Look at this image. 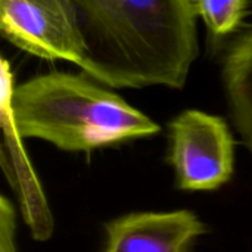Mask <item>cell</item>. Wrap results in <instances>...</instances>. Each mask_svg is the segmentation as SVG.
<instances>
[{
    "instance_id": "1",
    "label": "cell",
    "mask_w": 252,
    "mask_h": 252,
    "mask_svg": "<svg viewBox=\"0 0 252 252\" xmlns=\"http://www.w3.org/2000/svg\"><path fill=\"white\" fill-rule=\"evenodd\" d=\"M86 75L114 89H183L199 55L193 0H68Z\"/></svg>"
},
{
    "instance_id": "2",
    "label": "cell",
    "mask_w": 252,
    "mask_h": 252,
    "mask_svg": "<svg viewBox=\"0 0 252 252\" xmlns=\"http://www.w3.org/2000/svg\"><path fill=\"white\" fill-rule=\"evenodd\" d=\"M7 106L22 139L66 152H90L161 130L121 96L75 74L34 77L9 92Z\"/></svg>"
},
{
    "instance_id": "3",
    "label": "cell",
    "mask_w": 252,
    "mask_h": 252,
    "mask_svg": "<svg viewBox=\"0 0 252 252\" xmlns=\"http://www.w3.org/2000/svg\"><path fill=\"white\" fill-rule=\"evenodd\" d=\"M168 162L182 190L211 192L235 171V139L227 123L198 109H188L170 123Z\"/></svg>"
},
{
    "instance_id": "4",
    "label": "cell",
    "mask_w": 252,
    "mask_h": 252,
    "mask_svg": "<svg viewBox=\"0 0 252 252\" xmlns=\"http://www.w3.org/2000/svg\"><path fill=\"white\" fill-rule=\"evenodd\" d=\"M0 28L24 52L83 65L84 50L68 0H0Z\"/></svg>"
},
{
    "instance_id": "5",
    "label": "cell",
    "mask_w": 252,
    "mask_h": 252,
    "mask_svg": "<svg viewBox=\"0 0 252 252\" xmlns=\"http://www.w3.org/2000/svg\"><path fill=\"white\" fill-rule=\"evenodd\" d=\"M205 226L190 210L131 213L105 227V252H189Z\"/></svg>"
},
{
    "instance_id": "6",
    "label": "cell",
    "mask_w": 252,
    "mask_h": 252,
    "mask_svg": "<svg viewBox=\"0 0 252 252\" xmlns=\"http://www.w3.org/2000/svg\"><path fill=\"white\" fill-rule=\"evenodd\" d=\"M223 81L233 124L252 155V28L229 49Z\"/></svg>"
},
{
    "instance_id": "7",
    "label": "cell",
    "mask_w": 252,
    "mask_h": 252,
    "mask_svg": "<svg viewBox=\"0 0 252 252\" xmlns=\"http://www.w3.org/2000/svg\"><path fill=\"white\" fill-rule=\"evenodd\" d=\"M193 4L210 32L223 37L239 27L247 13L248 0H193Z\"/></svg>"
},
{
    "instance_id": "8",
    "label": "cell",
    "mask_w": 252,
    "mask_h": 252,
    "mask_svg": "<svg viewBox=\"0 0 252 252\" xmlns=\"http://www.w3.org/2000/svg\"><path fill=\"white\" fill-rule=\"evenodd\" d=\"M16 219L12 202L0 196V252H18L16 250Z\"/></svg>"
}]
</instances>
